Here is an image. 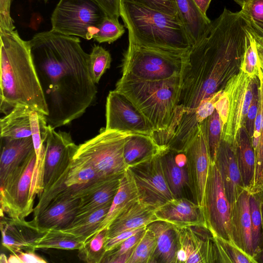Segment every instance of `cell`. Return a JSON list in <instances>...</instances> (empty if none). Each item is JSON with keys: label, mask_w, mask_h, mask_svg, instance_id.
Here are the masks:
<instances>
[{"label": "cell", "mask_w": 263, "mask_h": 263, "mask_svg": "<svg viewBox=\"0 0 263 263\" xmlns=\"http://www.w3.org/2000/svg\"><path fill=\"white\" fill-rule=\"evenodd\" d=\"M28 41L48 107L47 124L53 129L68 124L83 115L96 98L89 54L79 37L51 29Z\"/></svg>", "instance_id": "cell-1"}, {"label": "cell", "mask_w": 263, "mask_h": 263, "mask_svg": "<svg viewBox=\"0 0 263 263\" xmlns=\"http://www.w3.org/2000/svg\"><path fill=\"white\" fill-rule=\"evenodd\" d=\"M246 41V23L240 11L224 8L211 22L189 52L174 115L177 120H191L201 101L224 88L235 74L230 72L231 66H240Z\"/></svg>", "instance_id": "cell-2"}, {"label": "cell", "mask_w": 263, "mask_h": 263, "mask_svg": "<svg viewBox=\"0 0 263 263\" xmlns=\"http://www.w3.org/2000/svg\"><path fill=\"white\" fill-rule=\"evenodd\" d=\"M0 111L5 115L18 104L46 116L48 110L31 57L28 41L17 30L0 31Z\"/></svg>", "instance_id": "cell-3"}, {"label": "cell", "mask_w": 263, "mask_h": 263, "mask_svg": "<svg viewBox=\"0 0 263 263\" xmlns=\"http://www.w3.org/2000/svg\"><path fill=\"white\" fill-rule=\"evenodd\" d=\"M120 15L134 44L177 55H188L192 44L178 15L120 0Z\"/></svg>", "instance_id": "cell-4"}, {"label": "cell", "mask_w": 263, "mask_h": 263, "mask_svg": "<svg viewBox=\"0 0 263 263\" xmlns=\"http://www.w3.org/2000/svg\"><path fill=\"white\" fill-rule=\"evenodd\" d=\"M182 80V76L156 81L120 78L115 90L128 98L148 120L152 137L169 127L179 104Z\"/></svg>", "instance_id": "cell-5"}, {"label": "cell", "mask_w": 263, "mask_h": 263, "mask_svg": "<svg viewBox=\"0 0 263 263\" xmlns=\"http://www.w3.org/2000/svg\"><path fill=\"white\" fill-rule=\"evenodd\" d=\"M188 55H177L134 44L128 41L121 78L156 81L182 76Z\"/></svg>", "instance_id": "cell-6"}, {"label": "cell", "mask_w": 263, "mask_h": 263, "mask_svg": "<svg viewBox=\"0 0 263 263\" xmlns=\"http://www.w3.org/2000/svg\"><path fill=\"white\" fill-rule=\"evenodd\" d=\"M114 178L100 177L89 162L82 158L73 157L64 172L39 198V202L34 208L33 218L50 203L66 198L80 199Z\"/></svg>", "instance_id": "cell-7"}, {"label": "cell", "mask_w": 263, "mask_h": 263, "mask_svg": "<svg viewBox=\"0 0 263 263\" xmlns=\"http://www.w3.org/2000/svg\"><path fill=\"white\" fill-rule=\"evenodd\" d=\"M132 134L103 128L98 135L79 145L73 157L89 162L101 177L122 176L128 168L124 146Z\"/></svg>", "instance_id": "cell-8"}, {"label": "cell", "mask_w": 263, "mask_h": 263, "mask_svg": "<svg viewBox=\"0 0 263 263\" xmlns=\"http://www.w3.org/2000/svg\"><path fill=\"white\" fill-rule=\"evenodd\" d=\"M105 16L92 0H60L51 15V30L90 40Z\"/></svg>", "instance_id": "cell-9"}, {"label": "cell", "mask_w": 263, "mask_h": 263, "mask_svg": "<svg viewBox=\"0 0 263 263\" xmlns=\"http://www.w3.org/2000/svg\"><path fill=\"white\" fill-rule=\"evenodd\" d=\"M35 159L34 150L1 185V216L25 219L33 212L29 195Z\"/></svg>", "instance_id": "cell-10"}, {"label": "cell", "mask_w": 263, "mask_h": 263, "mask_svg": "<svg viewBox=\"0 0 263 263\" xmlns=\"http://www.w3.org/2000/svg\"><path fill=\"white\" fill-rule=\"evenodd\" d=\"M258 84V77L251 78L240 70L227 82L223 91L228 99V116L222 128V140L235 145L240 129L245 126L248 110Z\"/></svg>", "instance_id": "cell-11"}, {"label": "cell", "mask_w": 263, "mask_h": 263, "mask_svg": "<svg viewBox=\"0 0 263 263\" xmlns=\"http://www.w3.org/2000/svg\"><path fill=\"white\" fill-rule=\"evenodd\" d=\"M127 168L134 180L139 200L142 203L155 210L174 199L165 180L159 153Z\"/></svg>", "instance_id": "cell-12"}, {"label": "cell", "mask_w": 263, "mask_h": 263, "mask_svg": "<svg viewBox=\"0 0 263 263\" xmlns=\"http://www.w3.org/2000/svg\"><path fill=\"white\" fill-rule=\"evenodd\" d=\"M203 211L206 224L213 235L233 242L230 221L231 206L215 163H211L209 167Z\"/></svg>", "instance_id": "cell-13"}, {"label": "cell", "mask_w": 263, "mask_h": 263, "mask_svg": "<svg viewBox=\"0 0 263 263\" xmlns=\"http://www.w3.org/2000/svg\"><path fill=\"white\" fill-rule=\"evenodd\" d=\"M208 118L198 124L196 134L184 150L191 192L194 201L202 209L211 163L207 135Z\"/></svg>", "instance_id": "cell-14"}, {"label": "cell", "mask_w": 263, "mask_h": 263, "mask_svg": "<svg viewBox=\"0 0 263 263\" xmlns=\"http://www.w3.org/2000/svg\"><path fill=\"white\" fill-rule=\"evenodd\" d=\"M106 130H116L152 137L153 128L146 117L125 96L110 91L106 103Z\"/></svg>", "instance_id": "cell-15"}, {"label": "cell", "mask_w": 263, "mask_h": 263, "mask_svg": "<svg viewBox=\"0 0 263 263\" xmlns=\"http://www.w3.org/2000/svg\"><path fill=\"white\" fill-rule=\"evenodd\" d=\"M178 248L176 263H218L214 235L206 226H175Z\"/></svg>", "instance_id": "cell-16"}, {"label": "cell", "mask_w": 263, "mask_h": 263, "mask_svg": "<svg viewBox=\"0 0 263 263\" xmlns=\"http://www.w3.org/2000/svg\"><path fill=\"white\" fill-rule=\"evenodd\" d=\"M54 129L49 125L45 143L44 191L64 172L79 146L73 141L70 134Z\"/></svg>", "instance_id": "cell-17"}, {"label": "cell", "mask_w": 263, "mask_h": 263, "mask_svg": "<svg viewBox=\"0 0 263 263\" xmlns=\"http://www.w3.org/2000/svg\"><path fill=\"white\" fill-rule=\"evenodd\" d=\"M3 246L12 253L20 251H35V241L47 231L39 228L33 220L1 216Z\"/></svg>", "instance_id": "cell-18"}, {"label": "cell", "mask_w": 263, "mask_h": 263, "mask_svg": "<svg viewBox=\"0 0 263 263\" xmlns=\"http://www.w3.org/2000/svg\"><path fill=\"white\" fill-rule=\"evenodd\" d=\"M215 164L220 173L226 194L232 207L245 189L237 161L236 145L221 139Z\"/></svg>", "instance_id": "cell-19"}, {"label": "cell", "mask_w": 263, "mask_h": 263, "mask_svg": "<svg viewBox=\"0 0 263 263\" xmlns=\"http://www.w3.org/2000/svg\"><path fill=\"white\" fill-rule=\"evenodd\" d=\"M159 155L165 180L174 198H187L186 192L187 190L191 192V190L184 152L165 147H162Z\"/></svg>", "instance_id": "cell-20"}, {"label": "cell", "mask_w": 263, "mask_h": 263, "mask_svg": "<svg viewBox=\"0 0 263 263\" xmlns=\"http://www.w3.org/2000/svg\"><path fill=\"white\" fill-rule=\"evenodd\" d=\"M155 214L157 220L166 221L177 227H207L203 209L188 198H174L156 209Z\"/></svg>", "instance_id": "cell-21"}, {"label": "cell", "mask_w": 263, "mask_h": 263, "mask_svg": "<svg viewBox=\"0 0 263 263\" xmlns=\"http://www.w3.org/2000/svg\"><path fill=\"white\" fill-rule=\"evenodd\" d=\"M251 192L245 189L231 207V229L233 242L253 257L250 211Z\"/></svg>", "instance_id": "cell-22"}, {"label": "cell", "mask_w": 263, "mask_h": 263, "mask_svg": "<svg viewBox=\"0 0 263 263\" xmlns=\"http://www.w3.org/2000/svg\"><path fill=\"white\" fill-rule=\"evenodd\" d=\"M80 199L66 198L50 203L35 218L33 222L46 231L60 230L68 226L76 217Z\"/></svg>", "instance_id": "cell-23"}, {"label": "cell", "mask_w": 263, "mask_h": 263, "mask_svg": "<svg viewBox=\"0 0 263 263\" xmlns=\"http://www.w3.org/2000/svg\"><path fill=\"white\" fill-rule=\"evenodd\" d=\"M146 228L153 232L157 241L152 263H176L178 238L175 226L156 220L148 224Z\"/></svg>", "instance_id": "cell-24"}, {"label": "cell", "mask_w": 263, "mask_h": 263, "mask_svg": "<svg viewBox=\"0 0 263 263\" xmlns=\"http://www.w3.org/2000/svg\"><path fill=\"white\" fill-rule=\"evenodd\" d=\"M1 138L0 185H2L34 148L31 137L20 139Z\"/></svg>", "instance_id": "cell-25"}, {"label": "cell", "mask_w": 263, "mask_h": 263, "mask_svg": "<svg viewBox=\"0 0 263 263\" xmlns=\"http://www.w3.org/2000/svg\"><path fill=\"white\" fill-rule=\"evenodd\" d=\"M156 220L155 210L138 200L113 221L107 229V239L127 230L146 227Z\"/></svg>", "instance_id": "cell-26"}, {"label": "cell", "mask_w": 263, "mask_h": 263, "mask_svg": "<svg viewBox=\"0 0 263 263\" xmlns=\"http://www.w3.org/2000/svg\"><path fill=\"white\" fill-rule=\"evenodd\" d=\"M138 200V192L134 180L127 168L120 180L118 190L106 216L94 234L103 230L108 229L117 217Z\"/></svg>", "instance_id": "cell-27"}, {"label": "cell", "mask_w": 263, "mask_h": 263, "mask_svg": "<svg viewBox=\"0 0 263 263\" xmlns=\"http://www.w3.org/2000/svg\"><path fill=\"white\" fill-rule=\"evenodd\" d=\"M177 15L192 46L203 35L211 21L200 11L193 0H175Z\"/></svg>", "instance_id": "cell-28"}, {"label": "cell", "mask_w": 263, "mask_h": 263, "mask_svg": "<svg viewBox=\"0 0 263 263\" xmlns=\"http://www.w3.org/2000/svg\"><path fill=\"white\" fill-rule=\"evenodd\" d=\"M235 145L237 161L244 187L251 192L254 182L256 155L245 126L240 129Z\"/></svg>", "instance_id": "cell-29"}, {"label": "cell", "mask_w": 263, "mask_h": 263, "mask_svg": "<svg viewBox=\"0 0 263 263\" xmlns=\"http://www.w3.org/2000/svg\"><path fill=\"white\" fill-rule=\"evenodd\" d=\"M29 106L18 104L0 120L1 137L20 139L31 137Z\"/></svg>", "instance_id": "cell-30"}, {"label": "cell", "mask_w": 263, "mask_h": 263, "mask_svg": "<svg viewBox=\"0 0 263 263\" xmlns=\"http://www.w3.org/2000/svg\"><path fill=\"white\" fill-rule=\"evenodd\" d=\"M122 176L108 180L91 193L81 198L76 218L86 216L101 208L111 205L118 190Z\"/></svg>", "instance_id": "cell-31"}, {"label": "cell", "mask_w": 263, "mask_h": 263, "mask_svg": "<svg viewBox=\"0 0 263 263\" xmlns=\"http://www.w3.org/2000/svg\"><path fill=\"white\" fill-rule=\"evenodd\" d=\"M161 148L150 136L132 134L124 144V160L128 167L157 154Z\"/></svg>", "instance_id": "cell-32"}, {"label": "cell", "mask_w": 263, "mask_h": 263, "mask_svg": "<svg viewBox=\"0 0 263 263\" xmlns=\"http://www.w3.org/2000/svg\"><path fill=\"white\" fill-rule=\"evenodd\" d=\"M110 205L105 206L86 216L76 218L68 226L58 230L84 242L94 234Z\"/></svg>", "instance_id": "cell-33"}, {"label": "cell", "mask_w": 263, "mask_h": 263, "mask_svg": "<svg viewBox=\"0 0 263 263\" xmlns=\"http://www.w3.org/2000/svg\"><path fill=\"white\" fill-rule=\"evenodd\" d=\"M83 243L76 237L58 230H49L35 241L33 248L35 250L39 249L79 250Z\"/></svg>", "instance_id": "cell-34"}, {"label": "cell", "mask_w": 263, "mask_h": 263, "mask_svg": "<svg viewBox=\"0 0 263 263\" xmlns=\"http://www.w3.org/2000/svg\"><path fill=\"white\" fill-rule=\"evenodd\" d=\"M107 229L96 233L87 239L78 250V256L87 263H100L106 253Z\"/></svg>", "instance_id": "cell-35"}, {"label": "cell", "mask_w": 263, "mask_h": 263, "mask_svg": "<svg viewBox=\"0 0 263 263\" xmlns=\"http://www.w3.org/2000/svg\"><path fill=\"white\" fill-rule=\"evenodd\" d=\"M262 197L263 192H251L250 196L251 234L254 255L263 248V229L260 209Z\"/></svg>", "instance_id": "cell-36"}, {"label": "cell", "mask_w": 263, "mask_h": 263, "mask_svg": "<svg viewBox=\"0 0 263 263\" xmlns=\"http://www.w3.org/2000/svg\"><path fill=\"white\" fill-rule=\"evenodd\" d=\"M218 263H256L253 257L245 253L232 241L214 236Z\"/></svg>", "instance_id": "cell-37"}, {"label": "cell", "mask_w": 263, "mask_h": 263, "mask_svg": "<svg viewBox=\"0 0 263 263\" xmlns=\"http://www.w3.org/2000/svg\"><path fill=\"white\" fill-rule=\"evenodd\" d=\"M246 23V22H245ZM247 41L240 70L252 78L258 77L260 63L254 34L246 24Z\"/></svg>", "instance_id": "cell-38"}, {"label": "cell", "mask_w": 263, "mask_h": 263, "mask_svg": "<svg viewBox=\"0 0 263 263\" xmlns=\"http://www.w3.org/2000/svg\"><path fill=\"white\" fill-rule=\"evenodd\" d=\"M110 53L99 45H95L89 54V71L92 81L96 84L110 66Z\"/></svg>", "instance_id": "cell-39"}, {"label": "cell", "mask_w": 263, "mask_h": 263, "mask_svg": "<svg viewBox=\"0 0 263 263\" xmlns=\"http://www.w3.org/2000/svg\"><path fill=\"white\" fill-rule=\"evenodd\" d=\"M156 245L154 234L146 228L143 236L135 248L127 263H152Z\"/></svg>", "instance_id": "cell-40"}, {"label": "cell", "mask_w": 263, "mask_h": 263, "mask_svg": "<svg viewBox=\"0 0 263 263\" xmlns=\"http://www.w3.org/2000/svg\"><path fill=\"white\" fill-rule=\"evenodd\" d=\"M258 78L262 117L260 139L255 151L256 166L254 186L251 192H263V71L260 66L259 68Z\"/></svg>", "instance_id": "cell-41"}, {"label": "cell", "mask_w": 263, "mask_h": 263, "mask_svg": "<svg viewBox=\"0 0 263 263\" xmlns=\"http://www.w3.org/2000/svg\"><path fill=\"white\" fill-rule=\"evenodd\" d=\"M124 32V26L119 23V20L105 16L93 39L99 43H111L119 39Z\"/></svg>", "instance_id": "cell-42"}, {"label": "cell", "mask_w": 263, "mask_h": 263, "mask_svg": "<svg viewBox=\"0 0 263 263\" xmlns=\"http://www.w3.org/2000/svg\"><path fill=\"white\" fill-rule=\"evenodd\" d=\"M207 135L211 163H214L222 137L221 121L216 109L208 118Z\"/></svg>", "instance_id": "cell-43"}, {"label": "cell", "mask_w": 263, "mask_h": 263, "mask_svg": "<svg viewBox=\"0 0 263 263\" xmlns=\"http://www.w3.org/2000/svg\"><path fill=\"white\" fill-rule=\"evenodd\" d=\"M241 8L243 18L263 22V0H234Z\"/></svg>", "instance_id": "cell-44"}, {"label": "cell", "mask_w": 263, "mask_h": 263, "mask_svg": "<svg viewBox=\"0 0 263 263\" xmlns=\"http://www.w3.org/2000/svg\"><path fill=\"white\" fill-rule=\"evenodd\" d=\"M145 230L146 229L127 238L113 250L106 252L102 262L111 263L116 258L136 247L143 236Z\"/></svg>", "instance_id": "cell-45"}, {"label": "cell", "mask_w": 263, "mask_h": 263, "mask_svg": "<svg viewBox=\"0 0 263 263\" xmlns=\"http://www.w3.org/2000/svg\"><path fill=\"white\" fill-rule=\"evenodd\" d=\"M223 89L201 101L194 114L195 120L198 124L203 122L213 113L215 109V103L222 93Z\"/></svg>", "instance_id": "cell-46"}, {"label": "cell", "mask_w": 263, "mask_h": 263, "mask_svg": "<svg viewBox=\"0 0 263 263\" xmlns=\"http://www.w3.org/2000/svg\"><path fill=\"white\" fill-rule=\"evenodd\" d=\"M168 14L177 15L175 0H124Z\"/></svg>", "instance_id": "cell-47"}, {"label": "cell", "mask_w": 263, "mask_h": 263, "mask_svg": "<svg viewBox=\"0 0 263 263\" xmlns=\"http://www.w3.org/2000/svg\"><path fill=\"white\" fill-rule=\"evenodd\" d=\"M259 102L258 84L254 90L252 101L249 106L245 121V127L251 139L253 134L255 120L257 114Z\"/></svg>", "instance_id": "cell-48"}, {"label": "cell", "mask_w": 263, "mask_h": 263, "mask_svg": "<svg viewBox=\"0 0 263 263\" xmlns=\"http://www.w3.org/2000/svg\"><path fill=\"white\" fill-rule=\"evenodd\" d=\"M43 257L35 253L34 251H20L12 253L8 258V263H46Z\"/></svg>", "instance_id": "cell-49"}, {"label": "cell", "mask_w": 263, "mask_h": 263, "mask_svg": "<svg viewBox=\"0 0 263 263\" xmlns=\"http://www.w3.org/2000/svg\"><path fill=\"white\" fill-rule=\"evenodd\" d=\"M12 0H0V31L15 30L14 21L10 15Z\"/></svg>", "instance_id": "cell-50"}, {"label": "cell", "mask_w": 263, "mask_h": 263, "mask_svg": "<svg viewBox=\"0 0 263 263\" xmlns=\"http://www.w3.org/2000/svg\"><path fill=\"white\" fill-rule=\"evenodd\" d=\"M146 228V227H143L136 229L127 230L113 237L107 239L105 245L106 252L113 250L126 239Z\"/></svg>", "instance_id": "cell-51"}, {"label": "cell", "mask_w": 263, "mask_h": 263, "mask_svg": "<svg viewBox=\"0 0 263 263\" xmlns=\"http://www.w3.org/2000/svg\"><path fill=\"white\" fill-rule=\"evenodd\" d=\"M96 3L108 17L119 20L120 0H92Z\"/></svg>", "instance_id": "cell-52"}, {"label": "cell", "mask_w": 263, "mask_h": 263, "mask_svg": "<svg viewBox=\"0 0 263 263\" xmlns=\"http://www.w3.org/2000/svg\"><path fill=\"white\" fill-rule=\"evenodd\" d=\"M229 103L226 93L223 92L215 103V109L218 113L222 123V128L226 124L228 116Z\"/></svg>", "instance_id": "cell-53"}, {"label": "cell", "mask_w": 263, "mask_h": 263, "mask_svg": "<svg viewBox=\"0 0 263 263\" xmlns=\"http://www.w3.org/2000/svg\"><path fill=\"white\" fill-rule=\"evenodd\" d=\"M262 117V108L260 100L257 114L255 120L253 134L251 139L255 153L258 147L260 139Z\"/></svg>", "instance_id": "cell-54"}, {"label": "cell", "mask_w": 263, "mask_h": 263, "mask_svg": "<svg viewBox=\"0 0 263 263\" xmlns=\"http://www.w3.org/2000/svg\"><path fill=\"white\" fill-rule=\"evenodd\" d=\"M248 27L253 34L260 38L263 39V22H254L244 19Z\"/></svg>", "instance_id": "cell-55"}, {"label": "cell", "mask_w": 263, "mask_h": 263, "mask_svg": "<svg viewBox=\"0 0 263 263\" xmlns=\"http://www.w3.org/2000/svg\"><path fill=\"white\" fill-rule=\"evenodd\" d=\"M252 33H253V32H252ZM253 34L254 35L255 41H256L260 66L261 69L263 71V40L261 38H260L258 36L255 35L254 34Z\"/></svg>", "instance_id": "cell-56"}, {"label": "cell", "mask_w": 263, "mask_h": 263, "mask_svg": "<svg viewBox=\"0 0 263 263\" xmlns=\"http://www.w3.org/2000/svg\"><path fill=\"white\" fill-rule=\"evenodd\" d=\"M197 5L201 12L205 16L206 15V11L209 8L210 3L212 0H193Z\"/></svg>", "instance_id": "cell-57"}, {"label": "cell", "mask_w": 263, "mask_h": 263, "mask_svg": "<svg viewBox=\"0 0 263 263\" xmlns=\"http://www.w3.org/2000/svg\"><path fill=\"white\" fill-rule=\"evenodd\" d=\"M253 258L256 263H263V248L254 255Z\"/></svg>", "instance_id": "cell-58"}, {"label": "cell", "mask_w": 263, "mask_h": 263, "mask_svg": "<svg viewBox=\"0 0 263 263\" xmlns=\"http://www.w3.org/2000/svg\"><path fill=\"white\" fill-rule=\"evenodd\" d=\"M1 262L8 263V258L4 254H2L1 255Z\"/></svg>", "instance_id": "cell-59"}, {"label": "cell", "mask_w": 263, "mask_h": 263, "mask_svg": "<svg viewBox=\"0 0 263 263\" xmlns=\"http://www.w3.org/2000/svg\"><path fill=\"white\" fill-rule=\"evenodd\" d=\"M260 209H261V214L262 223V229H263V197L262 198L261 202Z\"/></svg>", "instance_id": "cell-60"}, {"label": "cell", "mask_w": 263, "mask_h": 263, "mask_svg": "<svg viewBox=\"0 0 263 263\" xmlns=\"http://www.w3.org/2000/svg\"><path fill=\"white\" fill-rule=\"evenodd\" d=\"M45 3H46L48 0H43Z\"/></svg>", "instance_id": "cell-61"}, {"label": "cell", "mask_w": 263, "mask_h": 263, "mask_svg": "<svg viewBox=\"0 0 263 263\" xmlns=\"http://www.w3.org/2000/svg\"><path fill=\"white\" fill-rule=\"evenodd\" d=\"M262 40H263V39L261 38Z\"/></svg>", "instance_id": "cell-62"}]
</instances>
